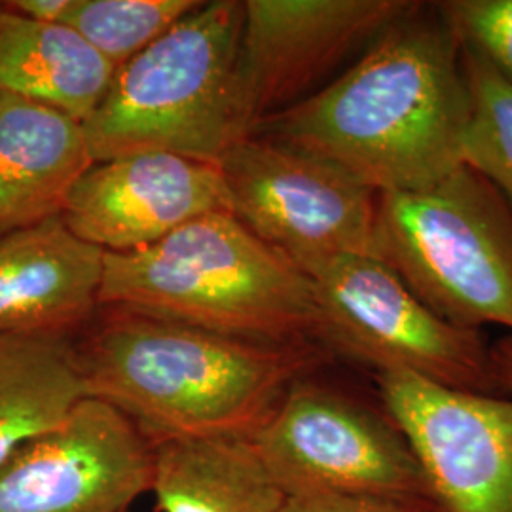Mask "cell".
I'll list each match as a JSON object with an SVG mask.
<instances>
[{
    "instance_id": "1",
    "label": "cell",
    "mask_w": 512,
    "mask_h": 512,
    "mask_svg": "<svg viewBox=\"0 0 512 512\" xmlns=\"http://www.w3.org/2000/svg\"><path fill=\"white\" fill-rule=\"evenodd\" d=\"M471 90L458 38L421 2L260 135L338 167L376 194L437 183L465 164Z\"/></svg>"
},
{
    "instance_id": "2",
    "label": "cell",
    "mask_w": 512,
    "mask_h": 512,
    "mask_svg": "<svg viewBox=\"0 0 512 512\" xmlns=\"http://www.w3.org/2000/svg\"><path fill=\"white\" fill-rule=\"evenodd\" d=\"M76 353L86 395L152 442L251 437L293 382L332 359L315 342H260L114 308Z\"/></svg>"
},
{
    "instance_id": "3",
    "label": "cell",
    "mask_w": 512,
    "mask_h": 512,
    "mask_svg": "<svg viewBox=\"0 0 512 512\" xmlns=\"http://www.w3.org/2000/svg\"><path fill=\"white\" fill-rule=\"evenodd\" d=\"M99 306L272 344L315 342L317 330L310 277L232 211L190 220L139 251L105 253Z\"/></svg>"
},
{
    "instance_id": "4",
    "label": "cell",
    "mask_w": 512,
    "mask_h": 512,
    "mask_svg": "<svg viewBox=\"0 0 512 512\" xmlns=\"http://www.w3.org/2000/svg\"><path fill=\"white\" fill-rule=\"evenodd\" d=\"M243 2H203L116 69L82 124L93 162L171 152L217 162L251 137L239 88Z\"/></svg>"
},
{
    "instance_id": "5",
    "label": "cell",
    "mask_w": 512,
    "mask_h": 512,
    "mask_svg": "<svg viewBox=\"0 0 512 512\" xmlns=\"http://www.w3.org/2000/svg\"><path fill=\"white\" fill-rule=\"evenodd\" d=\"M376 256L450 325L512 332V211L475 167L378 194Z\"/></svg>"
},
{
    "instance_id": "6",
    "label": "cell",
    "mask_w": 512,
    "mask_h": 512,
    "mask_svg": "<svg viewBox=\"0 0 512 512\" xmlns=\"http://www.w3.org/2000/svg\"><path fill=\"white\" fill-rule=\"evenodd\" d=\"M321 370L293 382L249 437L279 490L287 499L344 494L437 503L410 440L380 397L372 403L330 384L319 378Z\"/></svg>"
},
{
    "instance_id": "7",
    "label": "cell",
    "mask_w": 512,
    "mask_h": 512,
    "mask_svg": "<svg viewBox=\"0 0 512 512\" xmlns=\"http://www.w3.org/2000/svg\"><path fill=\"white\" fill-rule=\"evenodd\" d=\"M315 342L372 374L406 372L461 391L499 395L484 330L450 325L376 256H340L308 274ZM501 397V395H499Z\"/></svg>"
},
{
    "instance_id": "8",
    "label": "cell",
    "mask_w": 512,
    "mask_h": 512,
    "mask_svg": "<svg viewBox=\"0 0 512 512\" xmlns=\"http://www.w3.org/2000/svg\"><path fill=\"white\" fill-rule=\"evenodd\" d=\"M219 164L230 211L302 274L340 256H376L378 194L338 167L260 135Z\"/></svg>"
},
{
    "instance_id": "9",
    "label": "cell",
    "mask_w": 512,
    "mask_h": 512,
    "mask_svg": "<svg viewBox=\"0 0 512 512\" xmlns=\"http://www.w3.org/2000/svg\"><path fill=\"white\" fill-rule=\"evenodd\" d=\"M418 0H245L239 88L255 133L306 101L330 74L414 12Z\"/></svg>"
},
{
    "instance_id": "10",
    "label": "cell",
    "mask_w": 512,
    "mask_h": 512,
    "mask_svg": "<svg viewBox=\"0 0 512 512\" xmlns=\"http://www.w3.org/2000/svg\"><path fill=\"white\" fill-rule=\"evenodd\" d=\"M152 478L154 442L114 406L84 397L0 461V512H126Z\"/></svg>"
},
{
    "instance_id": "11",
    "label": "cell",
    "mask_w": 512,
    "mask_h": 512,
    "mask_svg": "<svg viewBox=\"0 0 512 512\" xmlns=\"http://www.w3.org/2000/svg\"><path fill=\"white\" fill-rule=\"evenodd\" d=\"M442 512H512V399L374 374Z\"/></svg>"
},
{
    "instance_id": "12",
    "label": "cell",
    "mask_w": 512,
    "mask_h": 512,
    "mask_svg": "<svg viewBox=\"0 0 512 512\" xmlns=\"http://www.w3.org/2000/svg\"><path fill=\"white\" fill-rule=\"evenodd\" d=\"M213 211H230L220 164L139 152L93 162L74 184L61 220L103 253H131Z\"/></svg>"
},
{
    "instance_id": "13",
    "label": "cell",
    "mask_w": 512,
    "mask_h": 512,
    "mask_svg": "<svg viewBox=\"0 0 512 512\" xmlns=\"http://www.w3.org/2000/svg\"><path fill=\"white\" fill-rule=\"evenodd\" d=\"M105 253L76 238L61 217L0 238V334L73 336L93 311Z\"/></svg>"
},
{
    "instance_id": "14",
    "label": "cell",
    "mask_w": 512,
    "mask_h": 512,
    "mask_svg": "<svg viewBox=\"0 0 512 512\" xmlns=\"http://www.w3.org/2000/svg\"><path fill=\"white\" fill-rule=\"evenodd\" d=\"M92 164L80 122L0 92V238L61 217L74 184Z\"/></svg>"
},
{
    "instance_id": "15",
    "label": "cell",
    "mask_w": 512,
    "mask_h": 512,
    "mask_svg": "<svg viewBox=\"0 0 512 512\" xmlns=\"http://www.w3.org/2000/svg\"><path fill=\"white\" fill-rule=\"evenodd\" d=\"M114 73L71 27L21 18L0 2V92L84 124L105 99Z\"/></svg>"
},
{
    "instance_id": "16",
    "label": "cell",
    "mask_w": 512,
    "mask_h": 512,
    "mask_svg": "<svg viewBox=\"0 0 512 512\" xmlns=\"http://www.w3.org/2000/svg\"><path fill=\"white\" fill-rule=\"evenodd\" d=\"M150 494L160 512H285L287 505L249 437L154 442Z\"/></svg>"
},
{
    "instance_id": "17",
    "label": "cell",
    "mask_w": 512,
    "mask_h": 512,
    "mask_svg": "<svg viewBox=\"0 0 512 512\" xmlns=\"http://www.w3.org/2000/svg\"><path fill=\"white\" fill-rule=\"evenodd\" d=\"M84 397L74 336L0 334V461L54 429Z\"/></svg>"
},
{
    "instance_id": "18",
    "label": "cell",
    "mask_w": 512,
    "mask_h": 512,
    "mask_svg": "<svg viewBox=\"0 0 512 512\" xmlns=\"http://www.w3.org/2000/svg\"><path fill=\"white\" fill-rule=\"evenodd\" d=\"M202 4L203 0H73L63 25L120 69Z\"/></svg>"
},
{
    "instance_id": "19",
    "label": "cell",
    "mask_w": 512,
    "mask_h": 512,
    "mask_svg": "<svg viewBox=\"0 0 512 512\" xmlns=\"http://www.w3.org/2000/svg\"><path fill=\"white\" fill-rule=\"evenodd\" d=\"M461 54L473 103L465 164L494 184L512 211V88L480 55Z\"/></svg>"
},
{
    "instance_id": "20",
    "label": "cell",
    "mask_w": 512,
    "mask_h": 512,
    "mask_svg": "<svg viewBox=\"0 0 512 512\" xmlns=\"http://www.w3.org/2000/svg\"><path fill=\"white\" fill-rule=\"evenodd\" d=\"M433 6L459 46L480 55L512 88V0H442Z\"/></svg>"
},
{
    "instance_id": "21",
    "label": "cell",
    "mask_w": 512,
    "mask_h": 512,
    "mask_svg": "<svg viewBox=\"0 0 512 512\" xmlns=\"http://www.w3.org/2000/svg\"><path fill=\"white\" fill-rule=\"evenodd\" d=\"M285 512H442L437 503L372 495L308 494L289 497Z\"/></svg>"
},
{
    "instance_id": "22",
    "label": "cell",
    "mask_w": 512,
    "mask_h": 512,
    "mask_svg": "<svg viewBox=\"0 0 512 512\" xmlns=\"http://www.w3.org/2000/svg\"><path fill=\"white\" fill-rule=\"evenodd\" d=\"M2 6L21 18L50 23V25H63L65 18L73 6V0H8Z\"/></svg>"
},
{
    "instance_id": "23",
    "label": "cell",
    "mask_w": 512,
    "mask_h": 512,
    "mask_svg": "<svg viewBox=\"0 0 512 512\" xmlns=\"http://www.w3.org/2000/svg\"><path fill=\"white\" fill-rule=\"evenodd\" d=\"M492 374L497 393L512 395V332L492 344Z\"/></svg>"
},
{
    "instance_id": "24",
    "label": "cell",
    "mask_w": 512,
    "mask_h": 512,
    "mask_svg": "<svg viewBox=\"0 0 512 512\" xmlns=\"http://www.w3.org/2000/svg\"><path fill=\"white\" fill-rule=\"evenodd\" d=\"M126 512H129V511H126Z\"/></svg>"
}]
</instances>
